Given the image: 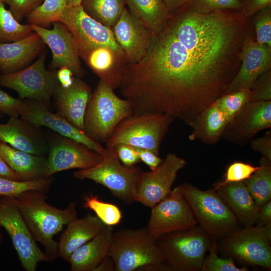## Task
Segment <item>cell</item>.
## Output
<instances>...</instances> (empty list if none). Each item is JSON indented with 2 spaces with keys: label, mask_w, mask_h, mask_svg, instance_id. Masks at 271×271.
I'll return each mask as SVG.
<instances>
[{
  "label": "cell",
  "mask_w": 271,
  "mask_h": 271,
  "mask_svg": "<svg viewBox=\"0 0 271 271\" xmlns=\"http://www.w3.org/2000/svg\"><path fill=\"white\" fill-rule=\"evenodd\" d=\"M222 11L189 10L153 36L146 55L149 81L188 123L224 95L230 83L223 61L235 32Z\"/></svg>",
  "instance_id": "1"
},
{
  "label": "cell",
  "mask_w": 271,
  "mask_h": 271,
  "mask_svg": "<svg viewBox=\"0 0 271 271\" xmlns=\"http://www.w3.org/2000/svg\"><path fill=\"white\" fill-rule=\"evenodd\" d=\"M44 193L29 190L15 198L20 212L34 238L44 247L50 260L58 257V242L53 237L77 218L76 204L70 203L64 209L48 204Z\"/></svg>",
  "instance_id": "2"
},
{
  "label": "cell",
  "mask_w": 271,
  "mask_h": 271,
  "mask_svg": "<svg viewBox=\"0 0 271 271\" xmlns=\"http://www.w3.org/2000/svg\"><path fill=\"white\" fill-rule=\"evenodd\" d=\"M132 114L131 102L118 97L112 88L100 80L85 110L84 132L92 140L106 143L119 123Z\"/></svg>",
  "instance_id": "3"
},
{
  "label": "cell",
  "mask_w": 271,
  "mask_h": 271,
  "mask_svg": "<svg viewBox=\"0 0 271 271\" xmlns=\"http://www.w3.org/2000/svg\"><path fill=\"white\" fill-rule=\"evenodd\" d=\"M178 187L198 225L212 237L223 239L240 228L235 215L213 189L203 191L188 183Z\"/></svg>",
  "instance_id": "4"
},
{
  "label": "cell",
  "mask_w": 271,
  "mask_h": 271,
  "mask_svg": "<svg viewBox=\"0 0 271 271\" xmlns=\"http://www.w3.org/2000/svg\"><path fill=\"white\" fill-rule=\"evenodd\" d=\"M110 256L115 271H137L146 265L166 263L156 240L146 227L113 232Z\"/></svg>",
  "instance_id": "5"
},
{
  "label": "cell",
  "mask_w": 271,
  "mask_h": 271,
  "mask_svg": "<svg viewBox=\"0 0 271 271\" xmlns=\"http://www.w3.org/2000/svg\"><path fill=\"white\" fill-rule=\"evenodd\" d=\"M99 163L91 168L78 170L74 177L80 180L89 179L107 188L111 194L126 204L135 202L140 168L127 167L120 161L114 147L106 146Z\"/></svg>",
  "instance_id": "6"
},
{
  "label": "cell",
  "mask_w": 271,
  "mask_h": 271,
  "mask_svg": "<svg viewBox=\"0 0 271 271\" xmlns=\"http://www.w3.org/2000/svg\"><path fill=\"white\" fill-rule=\"evenodd\" d=\"M213 237L199 225L170 232L156 239L172 270H201Z\"/></svg>",
  "instance_id": "7"
},
{
  "label": "cell",
  "mask_w": 271,
  "mask_h": 271,
  "mask_svg": "<svg viewBox=\"0 0 271 271\" xmlns=\"http://www.w3.org/2000/svg\"><path fill=\"white\" fill-rule=\"evenodd\" d=\"M174 120L164 113L133 114L119 123L106 146L124 144L147 149L159 155L161 142Z\"/></svg>",
  "instance_id": "8"
},
{
  "label": "cell",
  "mask_w": 271,
  "mask_h": 271,
  "mask_svg": "<svg viewBox=\"0 0 271 271\" xmlns=\"http://www.w3.org/2000/svg\"><path fill=\"white\" fill-rule=\"evenodd\" d=\"M220 249L241 263L271 269V223L238 228L222 239Z\"/></svg>",
  "instance_id": "9"
},
{
  "label": "cell",
  "mask_w": 271,
  "mask_h": 271,
  "mask_svg": "<svg viewBox=\"0 0 271 271\" xmlns=\"http://www.w3.org/2000/svg\"><path fill=\"white\" fill-rule=\"evenodd\" d=\"M57 21L62 23L71 34L80 56L84 59L92 50L105 47L120 57L123 52L116 42L111 29L89 16L82 6H66Z\"/></svg>",
  "instance_id": "10"
},
{
  "label": "cell",
  "mask_w": 271,
  "mask_h": 271,
  "mask_svg": "<svg viewBox=\"0 0 271 271\" xmlns=\"http://www.w3.org/2000/svg\"><path fill=\"white\" fill-rule=\"evenodd\" d=\"M43 52L33 63L14 73L0 75V86L15 91L22 99L43 102L48 108L50 99L59 84L57 70H48Z\"/></svg>",
  "instance_id": "11"
},
{
  "label": "cell",
  "mask_w": 271,
  "mask_h": 271,
  "mask_svg": "<svg viewBox=\"0 0 271 271\" xmlns=\"http://www.w3.org/2000/svg\"><path fill=\"white\" fill-rule=\"evenodd\" d=\"M0 226L9 235L23 268L35 271L38 263L50 261L38 246L25 221L15 198L0 197Z\"/></svg>",
  "instance_id": "12"
},
{
  "label": "cell",
  "mask_w": 271,
  "mask_h": 271,
  "mask_svg": "<svg viewBox=\"0 0 271 271\" xmlns=\"http://www.w3.org/2000/svg\"><path fill=\"white\" fill-rule=\"evenodd\" d=\"M151 208L146 228L156 240L166 234L187 230L198 225L178 186Z\"/></svg>",
  "instance_id": "13"
},
{
  "label": "cell",
  "mask_w": 271,
  "mask_h": 271,
  "mask_svg": "<svg viewBox=\"0 0 271 271\" xmlns=\"http://www.w3.org/2000/svg\"><path fill=\"white\" fill-rule=\"evenodd\" d=\"M48 143L45 178L64 170L91 168L102 157L84 144L59 134L52 136Z\"/></svg>",
  "instance_id": "14"
},
{
  "label": "cell",
  "mask_w": 271,
  "mask_h": 271,
  "mask_svg": "<svg viewBox=\"0 0 271 271\" xmlns=\"http://www.w3.org/2000/svg\"><path fill=\"white\" fill-rule=\"evenodd\" d=\"M186 165L185 159L171 153L156 169L142 171L136 188L135 201L150 208L160 202L172 191L178 172Z\"/></svg>",
  "instance_id": "15"
},
{
  "label": "cell",
  "mask_w": 271,
  "mask_h": 271,
  "mask_svg": "<svg viewBox=\"0 0 271 271\" xmlns=\"http://www.w3.org/2000/svg\"><path fill=\"white\" fill-rule=\"evenodd\" d=\"M52 25L51 29L33 25L34 32L52 52L50 70L66 67L71 70L75 77H82L85 70L81 66L79 51L71 34L61 22L55 21Z\"/></svg>",
  "instance_id": "16"
},
{
  "label": "cell",
  "mask_w": 271,
  "mask_h": 271,
  "mask_svg": "<svg viewBox=\"0 0 271 271\" xmlns=\"http://www.w3.org/2000/svg\"><path fill=\"white\" fill-rule=\"evenodd\" d=\"M20 115L37 127H49L61 136L84 144L100 155L104 152L105 148L100 143L88 137L62 116L51 112L42 102L30 99L23 100Z\"/></svg>",
  "instance_id": "17"
},
{
  "label": "cell",
  "mask_w": 271,
  "mask_h": 271,
  "mask_svg": "<svg viewBox=\"0 0 271 271\" xmlns=\"http://www.w3.org/2000/svg\"><path fill=\"white\" fill-rule=\"evenodd\" d=\"M111 30L126 63H136L145 57L153 35L127 8Z\"/></svg>",
  "instance_id": "18"
},
{
  "label": "cell",
  "mask_w": 271,
  "mask_h": 271,
  "mask_svg": "<svg viewBox=\"0 0 271 271\" xmlns=\"http://www.w3.org/2000/svg\"><path fill=\"white\" fill-rule=\"evenodd\" d=\"M239 57L241 66L229 84L225 94L241 89H252L257 78L270 69L271 47L247 37L243 43Z\"/></svg>",
  "instance_id": "19"
},
{
  "label": "cell",
  "mask_w": 271,
  "mask_h": 271,
  "mask_svg": "<svg viewBox=\"0 0 271 271\" xmlns=\"http://www.w3.org/2000/svg\"><path fill=\"white\" fill-rule=\"evenodd\" d=\"M270 127L271 101L249 102L228 123L223 135L228 140L241 143Z\"/></svg>",
  "instance_id": "20"
},
{
  "label": "cell",
  "mask_w": 271,
  "mask_h": 271,
  "mask_svg": "<svg viewBox=\"0 0 271 271\" xmlns=\"http://www.w3.org/2000/svg\"><path fill=\"white\" fill-rule=\"evenodd\" d=\"M92 93L88 84L77 77L68 87L59 84L52 97L56 113L84 131V116Z\"/></svg>",
  "instance_id": "21"
},
{
  "label": "cell",
  "mask_w": 271,
  "mask_h": 271,
  "mask_svg": "<svg viewBox=\"0 0 271 271\" xmlns=\"http://www.w3.org/2000/svg\"><path fill=\"white\" fill-rule=\"evenodd\" d=\"M0 141L34 155L45 156L49 151L48 141L39 128L18 117H10L6 123L0 124Z\"/></svg>",
  "instance_id": "22"
},
{
  "label": "cell",
  "mask_w": 271,
  "mask_h": 271,
  "mask_svg": "<svg viewBox=\"0 0 271 271\" xmlns=\"http://www.w3.org/2000/svg\"><path fill=\"white\" fill-rule=\"evenodd\" d=\"M45 46L35 32L23 39L0 43L1 74H11L28 66L43 52Z\"/></svg>",
  "instance_id": "23"
},
{
  "label": "cell",
  "mask_w": 271,
  "mask_h": 271,
  "mask_svg": "<svg viewBox=\"0 0 271 271\" xmlns=\"http://www.w3.org/2000/svg\"><path fill=\"white\" fill-rule=\"evenodd\" d=\"M113 234L112 226L106 225L94 238L75 250L68 262L71 271H95L106 258L110 256Z\"/></svg>",
  "instance_id": "24"
},
{
  "label": "cell",
  "mask_w": 271,
  "mask_h": 271,
  "mask_svg": "<svg viewBox=\"0 0 271 271\" xmlns=\"http://www.w3.org/2000/svg\"><path fill=\"white\" fill-rule=\"evenodd\" d=\"M58 242V257L67 261L77 248L96 236L106 226L96 215L88 214L68 224Z\"/></svg>",
  "instance_id": "25"
},
{
  "label": "cell",
  "mask_w": 271,
  "mask_h": 271,
  "mask_svg": "<svg viewBox=\"0 0 271 271\" xmlns=\"http://www.w3.org/2000/svg\"><path fill=\"white\" fill-rule=\"evenodd\" d=\"M244 227L255 224L258 209L243 181L214 185L213 188Z\"/></svg>",
  "instance_id": "26"
},
{
  "label": "cell",
  "mask_w": 271,
  "mask_h": 271,
  "mask_svg": "<svg viewBox=\"0 0 271 271\" xmlns=\"http://www.w3.org/2000/svg\"><path fill=\"white\" fill-rule=\"evenodd\" d=\"M0 152L8 165L20 177L22 181L45 178L47 158L34 155L13 148L0 142Z\"/></svg>",
  "instance_id": "27"
},
{
  "label": "cell",
  "mask_w": 271,
  "mask_h": 271,
  "mask_svg": "<svg viewBox=\"0 0 271 271\" xmlns=\"http://www.w3.org/2000/svg\"><path fill=\"white\" fill-rule=\"evenodd\" d=\"M228 123L226 114L215 100L200 113L192 124L189 139L214 144L220 139Z\"/></svg>",
  "instance_id": "28"
},
{
  "label": "cell",
  "mask_w": 271,
  "mask_h": 271,
  "mask_svg": "<svg viewBox=\"0 0 271 271\" xmlns=\"http://www.w3.org/2000/svg\"><path fill=\"white\" fill-rule=\"evenodd\" d=\"M125 4L153 36L166 28L170 13L163 0H125Z\"/></svg>",
  "instance_id": "29"
},
{
  "label": "cell",
  "mask_w": 271,
  "mask_h": 271,
  "mask_svg": "<svg viewBox=\"0 0 271 271\" xmlns=\"http://www.w3.org/2000/svg\"><path fill=\"white\" fill-rule=\"evenodd\" d=\"M243 182L258 211L271 199V161L262 156L259 161V169Z\"/></svg>",
  "instance_id": "30"
},
{
  "label": "cell",
  "mask_w": 271,
  "mask_h": 271,
  "mask_svg": "<svg viewBox=\"0 0 271 271\" xmlns=\"http://www.w3.org/2000/svg\"><path fill=\"white\" fill-rule=\"evenodd\" d=\"M81 6L91 18L111 28L125 8V0H82Z\"/></svg>",
  "instance_id": "31"
},
{
  "label": "cell",
  "mask_w": 271,
  "mask_h": 271,
  "mask_svg": "<svg viewBox=\"0 0 271 271\" xmlns=\"http://www.w3.org/2000/svg\"><path fill=\"white\" fill-rule=\"evenodd\" d=\"M0 0V43L23 39L34 32L33 25L22 24Z\"/></svg>",
  "instance_id": "32"
},
{
  "label": "cell",
  "mask_w": 271,
  "mask_h": 271,
  "mask_svg": "<svg viewBox=\"0 0 271 271\" xmlns=\"http://www.w3.org/2000/svg\"><path fill=\"white\" fill-rule=\"evenodd\" d=\"M54 181V178L52 176L29 181H16L0 177V196L17 198L29 190L46 193Z\"/></svg>",
  "instance_id": "33"
},
{
  "label": "cell",
  "mask_w": 271,
  "mask_h": 271,
  "mask_svg": "<svg viewBox=\"0 0 271 271\" xmlns=\"http://www.w3.org/2000/svg\"><path fill=\"white\" fill-rule=\"evenodd\" d=\"M66 6V0H44L26 18L29 24L48 28L53 22L58 21Z\"/></svg>",
  "instance_id": "34"
},
{
  "label": "cell",
  "mask_w": 271,
  "mask_h": 271,
  "mask_svg": "<svg viewBox=\"0 0 271 271\" xmlns=\"http://www.w3.org/2000/svg\"><path fill=\"white\" fill-rule=\"evenodd\" d=\"M83 200V207L92 210L106 225L113 226L120 222L122 213L116 205L104 202L92 194L85 195Z\"/></svg>",
  "instance_id": "35"
},
{
  "label": "cell",
  "mask_w": 271,
  "mask_h": 271,
  "mask_svg": "<svg viewBox=\"0 0 271 271\" xmlns=\"http://www.w3.org/2000/svg\"><path fill=\"white\" fill-rule=\"evenodd\" d=\"M251 95V89H241L225 94L216 100L231 122L248 102Z\"/></svg>",
  "instance_id": "36"
},
{
  "label": "cell",
  "mask_w": 271,
  "mask_h": 271,
  "mask_svg": "<svg viewBox=\"0 0 271 271\" xmlns=\"http://www.w3.org/2000/svg\"><path fill=\"white\" fill-rule=\"evenodd\" d=\"M217 239L213 237L209 248L210 253L205 257L201 271H247L246 267H238L234 259L229 256L221 258L218 256Z\"/></svg>",
  "instance_id": "37"
},
{
  "label": "cell",
  "mask_w": 271,
  "mask_h": 271,
  "mask_svg": "<svg viewBox=\"0 0 271 271\" xmlns=\"http://www.w3.org/2000/svg\"><path fill=\"white\" fill-rule=\"evenodd\" d=\"M189 5L192 11L202 13L224 10H241L244 6L238 0H191Z\"/></svg>",
  "instance_id": "38"
},
{
  "label": "cell",
  "mask_w": 271,
  "mask_h": 271,
  "mask_svg": "<svg viewBox=\"0 0 271 271\" xmlns=\"http://www.w3.org/2000/svg\"><path fill=\"white\" fill-rule=\"evenodd\" d=\"M259 169V166L242 162L235 161L230 164L224 174V179L214 185L220 186L228 183L243 181L248 178Z\"/></svg>",
  "instance_id": "39"
},
{
  "label": "cell",
  "mask_w": 271,
  "mask_h": 271,
  "mask_svg": "<svg viewBox=\"0 0 271 271\" xmlns=\"http://www.w3.org/2000/svg\"><path fill=\"white\" fill-rule=\"evenodd\" d=\"M255 23L256 42L271 47V10L270 6L259 12Z\"/></svg>",
  "instance_id": "40"
},
{
  "label": "cell",
  "mask_w": 271,
  "mask_h": 271,
  "mask_svg": "<svg viewBox=\"0 0 271 271\" xmlns=\"http://www.w3.org/2000/svg\"><path fill=\"white\" fill-rule=\"evenodd\" d=\"M44 0H3L9 10L20 22L29 13L40 6Z\"/></svg>",
  "instance_id": "41"
},
{
  "label": "cell",
  "mask_w": 271,
  "mask_h": 271,
  "mask_svg": "<svg viewBox=\"0 0 271 271\" xmlns=\"http://www.w3.org/2000/svg\"><path fill=\"white\" fill-rule=\"evenodd\" d=\"M23 103L21 98H15L0 89V113L10 117L20 115Z\"/></svg>",
  "instance_id": "42"
},
{
  "label": "cell",
  "mask_w": 271,
  "mask_h": 271,
  "mask_svg": "<svg viewBox=\"0 0 271 271\" xmlns=\"http://www.w3.org/2000/svg\"><path fill=\"white\" fill-rule=\"evenodd\" d=\"M121 163L127 167L134 166L140 162L136 149L129 145L119 144L114 146Z\"/></svg>",
  "instance_id": "43"
},
{
  "label": "cell",
  "mask_w": 271,
  "mask_h": 271,
  "mask_svg": "<svg viewBox=\"0 0 271 271\" xmlns=\"http://www.w3.org/2000/svg\"><path fill=\"white\" fill-rule=\"evenodd\" d=\"M271 100V82L270 73L264 77L254 90L251 89L249 102Z\"/></svg>",
  "instance_id": "44"
},
{
  "label": "cell",
  "mask_w": 271,
  "mask_h": 271,
  "mask_svg": "<svg viewBox=\"0 0 271 271\" xmlns=\"http://www.w3.org/2000/svg\"><path fill=\"white\" fill-rule=\"evenodd\" d=\"M250 146L252 150L259 152L262 156L271 161V131L266 132L265 134L251 141Z\"/></svg>",
  "instance_id": "45"
},
{
  "label": "cell",
  "mask_w": 271,
  "mask_h": 271,
  "mask_svg": "<svg viewBox=\"0 0 271 271\" xmlns=\"http://www.w3.org/2000/svg\"><path fill=\"white\" fill-rule=\"evenodd\" d=\"M138 153L140 161L147 165L151 170H154L159 167L163 159L154 152L147 149L134 148Z\"/></svg>",
  "instance_id": "46"
},
{
  "label": "cell",
  "mask_w": 271,
  "mask_h": 271,
  "mask_svg": "<svg viewBox=\"0 0 271 271\" xmlns=\"http://www.w3.org/2000/svg\"><path fill=\"white\" fill-rule=\"evenodd\" d=\"M271 0H248L242 9V15L244 18L252 16L261 10L269 7Z\"/></svg>",
  "instance_id": "47"
},
{
  "label": "cell",
  "mask_w": 271,
  "mask_h": 271,
  "mask_svg": "<svg viewBox=\"0 0 271 271\" xmlns=\"http://www.w3.org/2000/svg\"><path fill=\"white\" fill-rule=\"evenodd\" d=\"M271 223V200H269L259 209L255 224L262 226Z\"/></svg>",
  "instance_id": "48"
},
{
  "label": "cell",
  "mask_w": 271,
  "mask_h": 271,
  "mask_svg": "<svg viewBox=\"0 0 271 271\" xmlns=\"http://www.w3.org/2000/svg\"><path fill=\"white\" fill-rule=\"evenodd\" d=\"M57 77L60 85L66 87L72 83L75 76L69 68L62 67L57 70Z\"/></svg>",
  "instance_id": "49"
},
{
  "label": "cell",
  "mask_w": 271,
  "mask_h": 271,
  "mask_svg": "<svg viewBox=\"0 0 271 271\" xmlns=\"http://www.w3.org/2000/svg\"><path fill=\"white\" fill-rule=\"evenodd\" d=\"M1 142V141H0ZM0 177L16 181H21L20 177L14 171L4 160L0 152Z\"/></svg>",
  "instance_id": "50"
},
{
  "label": "cell",
  "mask_w": 271,
  "mask_h": 271,
  "mask_svg": "<svg viewBox=\"0 0 271 271\" xmlns=\"http://www.w3.org/2000/svg\"><path fill=\"white\" fill-rule=\"evenodd\" d=\"M191 1V0H163L170 14L181 9L186 5H189Z\"/></svg>",
  "instance_id": "51"
},
{
  "label": "cell",
  "mask_w": 271,
  "mask_h": 271,
  "mask_svg": "<svg viewBox=\"0 0 271 271\" xmlns=\"http://www.w3.org/2000/svg\"><path fill=\"white\" fill-rule=\"evenodd\" d=\"M115 270V266L113 261L109 256L105 259L97 267L95 271H113Z\"/></svg>",
  "instance_id": "52"
},
{
  "label": "cell",
  "mask_w": 271,
  "mask_h": 271,
  "mask_svg": "<svg viewBox=\"0 0 271 271\" xmlns=\"http://www.w3.org/2000/svg\"><path fill=\"white\" fill-rule=\"evenodd\" d=\"M67 6H78L80 5L82 0H66Z\"/></svg>",
  "instance_id": "53"
},
{
  "label": "cell",
  "mask_w": 271,
  "mask_h": 271,
  "mask_svg": "<svg viewBox=\"0 0 271 271\" xmlns=\"http://www.w3.org/2000/svg\"><path fill=\"white\" fill-rule=\"evenodd\" d=\"M238 1H239L240 2H241V3H242L243 4H244V2L245 1H246V0H238Z\"/></svg>",
  "instance_id": "54"
},
{
  "label": "cell",
  "mask_w": 271,
  "mask_h": 271,
  "mask_svg": "<svg viewBox=\"0 0 271 271\" xmlns=\"http://www.w3.org/2000/svg\"><path fill=\"white\" fill-rule=\"evenodd\" d=\"M0 197H1V196H0ZM1 239H2V236H1V234H0V243H1Z\"/></svg>",
  "instance_id": "55"
},
{
  "label": "cell",
  "mask_w": 271,
  "mask_h": 271,
  "mask_svg": "<svg viewBox=\"0 0 271 271\" xmlns=\"http://www.w3.org/2000/svg\"><path fill=\"white\" fill-rule=\"evenodd\" d=\"M3 114H1V113H0V118H1L2 117H3Z\"/></svg>",
  "instance_id": "56"
},
{
  "label": "cell",
  "mask_w": 271,
  "mask_h": 271,
  "mask_svg": "<svg viewBox=\"0 0 271 271\" xmlns=\"http://www.w3.org/2000/svg\"><path fill=\"white\" fill-rule=\"evenodd\" d=\"M0 73H1V71H0Z\"/></svg>",
  "instance_id": "57"
}]
</instances>
